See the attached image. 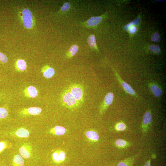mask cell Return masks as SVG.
I'll return each mask as SVG.
<instances>
[{
    "mask_svg": "<svg viewBox=\"0 0 166 166\" xmlns=\"http://www.w3.org/2000/svg\"><path fill=\"white\" fill-rule=\"evenodd\" d=\"M71 7V5L70 2H65L64 3L60 10L56 13L57 14H65L70 10Z\"/></svg>",
    "mask_w": 166,
    "mask_h": 166,
    "instance_id": "obj_23",
    "label": "cell"
},
{
    "mask_svg": "<svg viewBox=\"0 0 166 166\" xmlns=\"http://www.w3.org/2000/svg\"><path fill=\"white\" fill-rule=\"evenodd\" d=\"M8 58L4 53L0 51V66H3L7 63Z\"/></svg>",
    "mask_w": 166,
    "mask_h": 166,
    "instance_id": "obj_26",
    "label": "cell"
},
{
    "mask_svg": "<svg viewBox=\"0 0 166 166\" xmlns=\"http://www.w3.org/2000/svg\"><path fill=\"white\" fill-rule=\"evenodd\" d=\"M79 47L76 44L72 45L67 51L65 55L66 59H70L74 56L78 52Z\"/></svg>",
    "mask_w": 166,
    "mask_h": 166,
    "instance_id": "obj_15",
    "label": "cell"
},
{
    "mask_svg": "<svg viewBox=\"0 0 166 166\" xmlns=\"http://www.w3.org/2000/svg\"><path fill=\"white\" fill-rule=\"evenodd\" d=\"M85 136L88 140L93 142L98 141L99 136L97 132L93 130H89L86 132Z\"/></svg>",
    "mask_w": 166,
    "mask_h": 166,
    "instance_id": "obj_18",
    "label": "cell"
},
{
    "mask_svg": "<svg viewBox=\"0 0 166 166\" xmlns=\"http://www.w3.org/2000/svg\"><path fill=\"white\" fill-rule=\"evenodd\" d=\"M76 100L81 105L83 100V91L79 84H74L70 86L68 89Z\"/></svg>",
    "mask_w": 166,
    "mask_h": 166,
    "instance_id": "obj_4",
    "label": "cell"
},
{
    "mask_svg": "<svg viewBox=\"0 0 166 166\" xmlns=\"http://www.w3.org/2000/svg\"><path fill=\"white\" fill-rule=\"evenodd\" d=\"M149 48L151 51L155 54H159L161 52L160 48L157 45H151L150 46Z\"/></svg>",
    "mask_w": 166,
    "mask_h": 166,
    "instance_id": "obj_28",
    "label": "cell"
},
{
    "mask_svg": "<svg viewBox=\"0 0 166 166\" xmlns=\"http://www.w3.org/2000/svg\"><path fill=\"white\" fill-rule=\"evenodd\" d=\"M141 16L139 15L134 20L130 23L125 25L124 27V30L127 31L129 28L131 26H135L139 27L141 22Z\"/></svg>",
    "mask_w": 166,
    "mask_h": 166,
    "instance_id": "obj_22",
    "label": "cell"
},
{
    "mask_svg": "<svg viewBox=\"0 0 166 166\" xmlns=\"http://www.w3.org/2000/svg\"><path fill=\"white\" fill-rule=\"evenodd\" d=\"M152 119L151 111L150 110H147L144 114L141 124L143 135L147 132L148 127L151 124Z\"/></svg>",
    "mask_w": 166,
    "mask_h": 166,
    "instance_id": "obj_7",
    "label": "cell"
},
{
    "mask_svg": "<svg viewBox=\"0 0 166 166\" xmlns=\"http://www.w3.org/2000/svg\"><path fill=\"white\" fill-rule=\"evenodd\" d=\"M138 155L137 154L121 161L117 166H132L135 160Z\"/></svg>",
    "mask_w": 166,
    "mask_h": 166,
    "instance_id": "obj_16",
    "label": "cell"
},
{
    "mask_svg": "<svg viewBox=\"0 0 166 166\" xmlns=\"http://www.w3.org/2000/svg\"><path fill=\"white\" fill-rule=\"evenodd\" d=\"M144 166H151V159H149L145 164Z\"/></svg>",
    "mask_w": 166,
    "mask_h": 166,
    "instance_id": "obj_34",
    "label": "cell"
},
{
    "mask_svg": "<svg viewBox=\"0 0 166 166\" xmlns=\"http://www.w3.org/2000/svg\"><path fill=\"white\" fill-rule=\"evenodd\" d=\"M3 81V79L2 75H1L0 73V85L2 83Z\"/></svg>",
    "mask_w": 166,
    "mask_h": 166,
    "instance_id": "obj_35",
    "label": "cell"
},
{
    "mask_svg": "<svg viewBox=\"0 0 166 166\" xmlns=\"http://www.w3.org/2000/svg\"><path fill=\"white\" fill-rule=\"evenodd\" d=\"M8 144L6 141L5 140L0 142V153L8 147Z\"/></svg>",
    "mask_w": 166,
    "mask_h": 166,
    "instance_id": "obj_33",
    "label": "cell"
},
{
    "mask_svg": "<svg viewBox=\"0 0 166 166\" xmlns=\"http://www.w3.org/2000/svg\"><path fill=\"white\" fill-rule=\"evenodd\" d=\"M24 95L27 97L34 98L37 96L38 91L35 87L30 86L26 88L23 91Z\"/></svg>",
    "mask_w": 166,
    "mask_h": 166,
    "instance_id": "obj_12",
    "label": "cell"
},
{
    "mask_svg": "<svg viewBox=\"0 0 166 166\" xmlns=\"http://www.w3.org/2000/svg\"><path fill=\"white\" fill-rule=\"evenodd\" d=\"M59 154L60 160L61 164L64 162L66 159V155L65 152L63 151L59 150Z\"/></svg>",
    "mask_w": 166,
    "mask_h": 166,
    "instance_id": "obj_32",
    "label": "cell"
},
{
    "mask_svg": "<svg viewBox=\"0 0 166 166\" xmlns=\"http://www.w3.org/2000/svg\"><path fill=\"white\" fill-rule=\"evenodd\" d=\"M116 146L120 148H124L128 147L129 144L128 142L122 139H118L115 142Z\"/></svg>",
    "mask_w": 166,
    "mask_h": 166,
    "instance_id": "obj_24",
    "label": "cell"
},
{
    "mask_svg": "<svg viewBox=\"0 0 166 166\" xmlns=\"http://www.w3.org/2000/svg\"><path fill=\"white\" fill-rule=\"evenodd\" d=\"M52 159L53 162L56 164H61L59 158V150H57L53 153Z\"/></svg>",
    "mask_w": 166,
    "mask_h": 166,
    "instance_id": "obj_25",
    "label": "cell"
},
{
    "mask_svg": "<svg viewBox=\"0 0 166 166\" xmlns=\"http://www.w3.org/2000/svg\"><path fill=\"white\" fill-rule=\"evenodd\" d=\"M87 43L90 48L93 50L99 52L97 46L95 35L91 34L88 37L87 40Z\"/></svg>",
    "mask_w": 166,
    "mask_h": 166,
    "instance_id": "obj_14",
    "label": "cell"
},
{
    "mask_svg": "<svg viewBox=\"0 0 166 166\" xmlns=\"http://www.w3.org/2000/svg\"><path fill=\"white\" fill-rule=\"evenodd\" d=\"M41 72L43 76L47 78L52 77L55 73L54 69L48 65H44L41 69Z\"/></svg>",
    "mask_w": 166,
    "mask_h": 166,
    "instance_id": "obj_13",
    "label": "cell"
},
{
    "mask_svg": "<svg viewBox=\"0 0 166 166\" xmlns=\"http://www.w3.org/2000/svg\"><path fill=\"white\" fill-rule=\"evenodd\" d=\"M156 157V155L155 154H153L152 155V158L153 159H155Z\"/></svg>",
    "mask_w": 166,
    "mask_h": 166,
    "instance_id": "obj_36",
    "label": "cell"
},
{
    "mask_svg": "<svg viewBox=\"0 0 166 166\" xmlns=\"http://www.w3.org/2000/svg\"><path fill=\"white\" fill-rule=\"evenodd\" d=\"M115 127L117 131H120L125 130L126 128V126L123 122H120L116 124Z\"/></svg>",
    "mask_w": 166,
    "mask_h": 166,
    "instance_id": "obj_27",
    "label": "cell"
},
{
    "mask_svg": "<svg viewBox=\"0 0 166 166\" xmlns=\"http://www.w3.org/2000/svg\"><path fill=\"white\" fill-rule=\"evenodd\" d=\"M148 86L155 97H159L161 95L162 89L158 83L154 81H150L148 84Z\"/></svg>",
    "mask_w": 166,
    "mask_h": 166,
    "instance_id": "obj_10",
    "label": "cell"
},
{
    "mask_svg": "<svg viewBox=\"0 0 166 166\" xmlns=\"http://www.w3.org/2000/svg\"><path fill=\"white\" fill-rule=\"evenodd\" d=\"M107 15V13H105L101 16H92L85 22H80V24L81 26L85 28L95 29L106 18Z\"/></svg>",
    "mask_w": 166,
    "mask_h": 166,
    "instance_id": "obj_3",
    "label": "cell"
},
{
    "mask_svg": "<svg viewBox=\"0 0 166 166\" xmlns=\"http://www.w3.org/2000/svg\"><path fill=\"white\" fill-rule=\"evenodd\" d=\"M66 131V129L64 127L57 126L50 129L49 133L54 135L61 136L65 133Z\"/></svg>",
    "mask_w": 166,
    "mask_h": 166,
    "instance_id": "obj_17",
    "label": "cell"
},
{
    "mask_svg": "<svg viewBox=\"0 0 166 166\" xmlns=\"http://www.w3.org/2000/svg\"><path fill=\"white\" fill-rule=\"evenodd\" d=\"M15 67L16 70L18 71H23L26 70L27 68L26 63L23 59H18L15 62Z\"/></svg>",
    "mask_w": 166,
    "mask_h": 166,
    "instance_id": "obj_19",
    "label": "cell"
},
{
    "mask_svg": "<svg viewBox=\"0 0 166 166\" xmlns=\"http://www.w3.org/2000/svg\"><path fill=\"white\" fill-rule=\"evenodd\" d=\"M14 134L17 136L21 138H27L30 135L29 131L24 128H19L14 132Z\"/></svg>",
    "mask_w": 166,
    "mask_h": 166,
    "instance_id": "obj_20",
    "label": "cell"
},
{
    "mask_svg": "<svg viewBox=\"0 0 166 166\" xmlns=\"http://www.w3.org/2000/svg\"><path fill=\"white\" fill-rule=\"evenodd\" d=\"M151 40L152 42H159L161 40V38L158 33H155L152 36Z\"/></svg>",
    "mask_w": 166,
    "mask_h": 166,
    "instance_id": "obj_31",
    "label": "cell"
},
{
    "mask_svg": "<svg viewBox=\"0 0 166 166\" xmlns=\"http://www.w3.org/2000/svg\"><path fill=\"white\" fill-rule=\"evenodd\" d=\"M138 27L132 26H130L128 29V32L130 38L132 37L137 31Z\"/></svg>",
    "mask_w": 166,
    "mask_h": 166,
    "instance_id": "obj_29",
    "label": "cell"
},
{
    "mask_svg": "<svg viewBox=\"0 0 166 166\" xmlns=\"http://www.w3.org/2000/svg\"><path fill=\"white\" fill-rule=\"evenodd\" d=\"M9 117L8 105L6 103L0 107V131L6 127Z\"/></svg>",
    "mask_w": 166,
    "mask_h": 166,
    "instance_id": "obj_5",
    "label": "cell"
},
{
    "mask_svg": "<svg viewBox=\"0 0 166 166\" xmlns=\"http://www.w3.org/2000/svg\"><path fill=\"white\" fill-rule=\"evenodd\" d=\"M24 161L23 158L19 155H16L12 160L13 166H24Z\"/></svg>",
    "mask_w": 166,
    "mask_h": 166,
    "instance_id": "obj_21",
    "label": "cell"
},
{
    "mask_svg": "<svg viewBox=\"0 0 166 166\" xmlns=\"http://www.w3.org/2000/svg\"><path fill=\"white\" fill-rule=\"evenodd\" d=\"M113 99L114 95L112 92H109L107 94L100 106L99 111L101 114H103L109 106L112 104Z\"/></svg>",
    "mask_w": 166,
    "mask_h": 166,
    "instance_id": "obj_8",
    "label": "cell"
},
{
    "mask_svg": "<svg viewBox=\"0 0 166 166\" xmlns=\"http://www.w3.org/2000/svg\"><path fill=\"white\" fill-rule=\"evenodd\" d=\"M61 100L63 106L70 109H76L81 105L68 89L62 94Z\"/></svg>",
    "mask_w": 166,
    "mask_h": 166,
    "instance_id": "obj_1",
    "label": "cell"
},
{
    "mask_svg": "<svg viewBox=\"0 0 166 166\" xmlns=\"http://www.w3.org/2000/svg\"><path fill=\"white\" fill-rule=\"evenodd\" d=\"M42 109L38 107H31L28 108H23L19 111V114L22 116L28 115H36L40 114Z\"/></svg>",
    "mask_w": 166,
    "mask_h": 166,
    "instance_id": "obj_9",
    "label": "cell"
},
{
    "mask_svg": "<svg viewBox=\"0 0 166 166\" xmlns=\"http://www.w3.org/2000/svg\"><path fill=\"white\" fill-rule=\"evenodd\" d=\"M7 93L5 90L1 91L0 92V103L7 102Z\"/></svg>",
    "mask_w": 166,
    "mask_h": 166,
    "instance_id": "obj_30",
    "label": "cell"
},
{
    "mask_svg": "<svg viewBox=\"0 0 166 166\" xmlns=\"http://www.w3.org/2000/svg\"><path fill=\"white\" fill-rule=\"evenodd\" d=\"M32 149L30 145L27 144H24L19 149V152L22 157L26 159L31 157L32 155Z\"/></svg>",
    "mask_w": 166,
    "mask_h": 166,
    "instance_id": "obj_11",
    "label": "cell"
},
{
    "mask_svg": "<svg viewBox=\"0 0 166 166\" xmlns=\"http://www.w3.org/2000/svg\"><path fill=\"white\" fill-rule=\"evenodd\" d=\"M115 75L117 79L119 84L125 92L132 96L139 98L138 95L134 91V90L128 84L124 81L120 77L118 72L112 68Z\"/></svg>",
    "mask_w": 166,
    "mask_h": 166,
    "instance_id": "obj_6",
    "label": "cell"
},
{
    "mask_svg": "<svg viewBox=\"0 0 166 166\" xmlns=\"http://www.w3.org/2000/svg\"><path fill=\"white\" fill-rule=\"evenodd\" d=\"M19 14L21 22L24 27L28 30L33 28L35 22L31 10L28 8H24Z\"/></svg>",
    "mask_w": 166,
    "mask_h": 166,
    "instance_id": "obj_2",
    "label": "cell"
}]
</instances>
